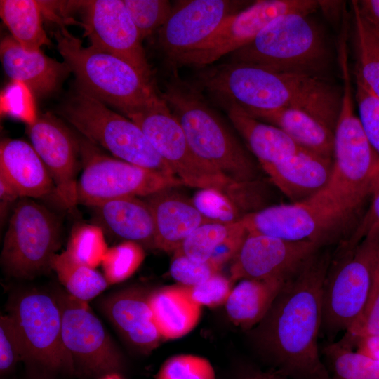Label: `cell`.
Listing matches in <instances>:
<instances>
[{
	"label": "cell",
	"mask_w": 379,
	"mask_h": 379,
	"mask_svg": "<svg viewBox=\"0 0 379 379\" xmlns=\"http://www.w3.org/2000/svg\"><path fill=\"white\" fill-rule=\"evenodd\" d=\"M62 114L86 140L116 158L178 178L135 122L100 100L78 91L64 105Z\"/></svg>",
	"instance_id": "cell-7"
},
{
	"label": "cell",
	"mask_w": 379,
	"mask_h": 379,
	"mask_svg": "<svg viewBox=\"0 0 379 379\" xmlns=\"http://www.w3.org/2000/svg\"><path fill=\"white\" fill-rule=\"evenodd\" d=\"M329 379H379V361L356 352L340 340L323 348Z\"/></svg>",
	"instance_id": "cell-33"
},
{
	"label": "cell",
	"mask_w": 379,
	"mask_h": 379,
	"mask_svg": "<svg viewBox=\"0 0 379 379\" xmlns=\"http://www.w3.org/2000/svg\"><path fill=\"white\" fill-rule=\"evenodd\" d=\"M0 179L19 197L41 198L55 187L42 160L32 145L18 139H5L0 145Z\"/></svg>",
	"instance_id": "cell-24"
},
{
	"label": "cell",
	"mask_w": 379,
	"mask_h": 379,
	"mask_svg": "<svg viewBox=\"0 0 379 379\" xmlns=\"http://www.w3.org/2000/svg\"><path fill=\"white\" fill-rule=\"evenodd\" d=\"M247 379H257L255 373L253 374L250 377H248Z\"/></svg>",
	"instance_id": "cell-50"
},
{
	"label": "cell",
	"mask_w": 379,
	"mask_h": 379,
	"mask_svg": "<svg viewBox=\"0 0 379 379\" xmlns=\"http://www.w3.org/2000/svg\"><path fill=\"white\" fill-rule=\"evenodd\" d=\"M241 220L248 233L321 246L340 225L328 211L310 200L267 206L248 213Z\"/></svg>",
	"instance_id": "cell-18"
},
{
	"label": "cell",
	"mask_w": 379,
	"mask_h": 379,
	"mask_svg": "<svg viewBox=\"0 0 379 379\" xmlns=\"http://www.w3.org/2000/svg\"><path fill=\"white\" fill-rule=\"evenodd\" d=\"M31 145L49 173L60 201L68 209L77 204V174L80 143L63 123L49 113L28 124Z\"/></svg>",
	"instance_id": "cell-17"
},
{
	"label": "cell",
	"mask_w": 379,
	"mask_h": 379,
	"mask_svg": "<svg viewBox=\"0 0 379 379\" xmlns=\"http://www.w3.org/2000/svg\"><path fill=\"white\" fill-rule=\"evenodd\" d=\"M20 335L25 361L52 371L72 373L74 363L62 336V317L54 295L32 291L20 294L10 308Z\"/></svg>",
	"instance_id": "cell-12"
},
{
	"label": "cell",
	"mask_w": 379,
	"mask_h": 379,
	"mask_svg": "<svg viewBox=\"0 0 379 379\" xmlns=\"http://www.w3.org/2000/svg\"><path fill=\"white\" fill-rule=\"evenodd\" d=\"M379 189V163L354 109L353 100L342 99L334 130L331 175L310 201L341 224L360 212Z\"/></svg>",
	"instance_id": "cell-3"
},
{
	"label": "cell",
	"mask_w": 379,
	"mask_h": 379,
	"mask_svg": "<svg viewBox=\"0 0 379 379\" xmlns=\"http://www.w3.org/2000/svg\"><path fill=\"white\" fill-rule=\"evenodd\" d=\"M156 379H216L214 368L204 357L178 354L161 366Z\"/></svg>",
	"instance_id": "cell-39"
},
{
	"label": "cell",
	"mask_w": 379,
	"mask_h": 379,
	"mask_svg": "<svg viewBox=\"0 0 379 379\" xmlns=\"http://www.w3.org/2000/svg\"><path fill=\"white\" fill-rule=\"evenodd\" d=\"M319 8L313 0H261L226 18L211 36L175 63L204 67L252 41L273 20L290 13L307 15Z\"/></svg>",
	"instance_id": "cell-14"
},
{
	"label": "cell",
	"mask_w": 379,
	"mask_h": 379,
	"mask_svg": "<svg viewBox=\"0 0 379 379\" xmlns=\"http://www.w3.org/2000/svg\"><path fill=\"white\" fill-rule=\"evenodd\" d=\"M318 250L284 284L262 320L249 330L256 350L276 371L291 379H329L318 345L323 293L331 265Z\"/></svg>",
	"instance_id": "cell-1"
},
{
	"label": "cell",
	"mask_w": 379,
	"mask_h": 379,
	"mask_svg": "<svg viewBox=\"0 0 379 379\" xmlns=\"http://www.w3.org/2000/svg\"><path fill=\"white\" fill-rule=\"evenodd\" d=\"M126 117L142 129L183 185L199 190L212 188L225 193L235 189L239 183L194 154L180 124L161 96Z\"/></svg>",
	"instance_id": "cell-11"
},
{
	"label": "cell",
	"mask_w": 379,
	"mask_h": 379,
	"mask_svg": "<svg viewBox=\"0 0 379 379\" xmlns=\"http://www.w3.org/2000/svg\"><path fill=\"white\" fill-rule=\"evenodd\" d=\"M233 282L218 273L192 287H187L192 298L200 306L211 308L225 305L233 288Z\"/></svg>",
	"instance_id": "cell-44"
},
{
	"label": "cell",
	"mask_w": 379,
	"mask_h": 379,
	"mask_svg": "<svg viewBox=\"0 0 379 379\" xmlns=\"http://www.w3.org/2000/svg\"><path fill=\"white\" fill-rule=\"evenodd\" d=\"M79 143L83 171L77 180V204L94 207L119 198L149 197L183 185L178 178L109 157L88 140Z\"/></svg>",
	"instance_id": "cell-10"
},
{
	"label": "cell",
	"mask_w": 379,
	"mask_h": 379,
	"mask_svg": "<svg viewBox=\"0 0 379 379\" xmlns=\"http://www.w3.org/2000/svg\"><path fill=\"white\" fill-rule=\"evenodd\" d=\"M333 159L302 149L288 159L263 170L292 203L310 199L328 184Z\"/></svg>",
	"instance_id": "cell-23"
},
{
	"label": "cell",
	"mask_w": 379,
	"mask_h": 379,
	"mask_svg": "<svg viewBox=\"0 0 379 379\" xmlns=\"http://www.w3.org/2000/svg\"><path fill=\"white\" fill-rule=\"evenodd\" d=\"M126 9L142 39L161 29L172 12L166 0H124Z\"/></svg>",
	"instance_id": "cell-37"
},
{
	"label": "cell",
	"mask_w": 379,
	"mask_h": 379,
	"mask_svg": "<svg viewBox=\"0 0 379 379\" xmlns=\"http://www.w3.org/2000/svg\"><path fill=\"white\" fill-rule=\"evenodd\" d=\"M199 82L222 103L234 104L247 112L294 108L335 130L341 95L321 77L230 62L201 72Z\"/></svg>",
	"instance_id": "cell-2"
},
{
	"label": "cell",
	"mask_w": 379,
	"mask_h": 379,
	"mask_svg": "<svg viewBox=\"0 0 379 379\" xmlns=\"http://www.w3.org/2000/svg\"><path fill=\"white\" fill-rule=\"evenodd\" d=\"M343 343L352 347L356 352L379 361V335H368L355 339L350 343Z\"/></svg>",
	"instance_id": "cell-46"
},
{
	"label": "cell",
	"mask_w": 379,
	"mask_h": 379,
	"mask_svg": "<svg viewBox=\"0 0 379 379\" xmlns=\"http://www.w3.org/2000/svg\"><path fill=\"white\" fill-rule=\"evenodd\" d=\"M222 268V266L213 262H198L174 252L169 272L178 284L192 287L220 273Z\"/></svg>",
	"instance_id": "cell-42"
},
{
	"label": "cell",
	"mask_w": 379,
	"mask_h": 379,
	"mask_svg": "<svg viewBox=\"0 0 379 379\" xmlns=\"http://www.w3.org/2000/svg\"><path fill=\"white\" fill-rule=\"evenodd\" d=\"M379 260V232L366 236L352 250L340 254L328 269L323 293L321 331L331 340L361 314L369 295Z\"/></svg>",
	"instance_id": "cell-8"
},
{
	"label": "cell",
	"mask_w": 379,
	"mask_h": 379,
	"mask_svg": "<svg viewBox=\"0 0 379 379\" xmlns=\"http://www.w3.org/2000/svg\"><path fill=\"white\" fill-rule=\"evenodd\" d=\"M171 189L152 194L146 201L154 220L155 248L165 252H175L198 227L212 221L197 209L192 200Z\"/></svg>",
	"instance_id": "cell-22"
},
{
	"label": "cell",
	"mask_w": 379,
	"mask_h": 379,
	"mask_svg": "<svg viewBox=\"0 0 379 379\" xmlns=\"http://www.w3.org/2000/svg\"><path fill=\"white\" fill-rule=\"evenodd\" d=\"M60 246L58 218L33 200L17 203L4 236L1 264L9 276L31 279L51 268Z\"/></svg>",
	"instance_id": "cell-9"
},
{
	"label": "cell",
	"mask_w": 379,
	"mask_h": 379,
	"mask_svg": "<svg viewBox=\"0 0 379 379\" xmlns=\"http://www.w3.org/2000/svg\"><path fill=\"white\" fill-rule=\"evenodd\" d=\"M0 56L8 77L38 95L55 91L70 71L65 62H58L41 50L27 51L11 36L1 40Z\"/></svg>",
	"instance_id": "cell-21"
},
{
	"label": "cell",
	"mask_w": 379,
	"mask_h": 379,
	"mask_svg": "<svg viewBox=\"0 0 379 379\" xmlns=\"http://www.w3.org/2000/svg\"><path fill=\"white\" fill-rule=\"evenodd\" d=\"M83 27L91 46L128 62L151 79L142 38L122 0L81 1Z\"/></svg>",
	"instance_id": "cell-15"
},
{
	"label": "cell",
	"mask_w": 379,
	"mask_h": 379,
	"mask_svg": "<svg viewBox=\"0 0 379 379\" xmlns=\"http://www.w3.org/2000/svg\"><path fill=\"white\" fill-rule=\"evenodd\" d=\"M194 154L237 182H252L255 165L215 112L194 89L169 84L161 95Z\"/></svg>",
	"instance_id": "cell-5"
},
{
	"label": "cell",
	"mask_w": 379,
	"mask_h": 379,
	"mask_svg": "<svg viewBox=\"0 0 379 379\" xmlns=\"http://www.w3.org/2000/svg\"><path fill=\"white\" fill-rule=\"evenodd\" d=\"M54 296L61 312L62 340L74 366L91 375L102 376L120 371L122 356L87 302L62 290L56 291Z\"/></svg>",
	"instance_id": "cell-13"
},
{
	"label": "cell",
	"mask_w": 379,
	"mask_h": 379,
	"mask_svg": "<svg viewBox=\"0 0 379 379\" xmlns=\"http://www.w3.org/2000/svg\"><path fill=\"white\" fill-rule=\"evenodd\" d=\"M0 16L11 36L25 50L39 51L51 44L43 27L41 1L1 0Z\"/></svg>",
	"instance_id": "cell-31"
},
{
	"label": "cell",
	"mask_w": 379,
	"mask_h": 379,
	"mask_svg": "<svg viewBox=\"0 0 379 379\" xmlns=\"http://www.w3.org/2000/svg\"><path fill=\"white\" fill-rule=\"evenodd\" d=\"M309 15L290 13L270 22L230 62L269 70L320 77L327 61L324 36Z\"/></svg>",
	"instance_id": "cell-6"
},
{
	"label": "cell",
	"mask_w": 379,
	"mask_h": 379,
	"mask_svg": "<svg viewBox=\"0 0 379 379\" xmlns=\"http://www.w3.org/2000/svg\"><path fill=\"white\" fill-rule=\"evenodd\" d=\"M286 281L240 280L225 304L230 321L246 331L256 326L268 312Z\"/></svg>",
	"instance_id": "cell-30"
},
{
	"label": "cell",
	"mask_w": 379,
	"mask_h": 379,
	"mask_svg": "<svg viewBox=\"0 0 379 379\" xmlns=\"http://www.w3.org/2000/svg\"><path fill=\"white\" fill-rule=\"evenodd\" d=\"M351 5L358 59L355 72L379 98V34L361 15L357 1Z\"/></svg>",
	"instance_id": "cell-34"
},
{
	"label": "cell",
	"mask_w": 379,
	"mask_h": 379,
	"mask_svg": "<svg viewBox=\"0 0 379 379\" xmlns=\"http://www.w3.org/2000/svg\"><path fill=\"white\" fill-rule=\"evenodd\" d=\"M149 302L163 340L184 337L201 317L202 307L192 298L187 287L178 284L150 291Z\"/></svg>",
	"instance_id": "cell-27"
},
{
	"label": "cell",
	"mask_w": 379,
	"mask_h": 379,
	"mask_svg": "<svg viewBox=\"0 0 379 379\" xmlns=\"http://www.w3.org/2000/svg\"><path fill=\"white\" fill-rule=\"evenodd\" d=\"M322 246L313 241H289L248 233L232 260L230 278L288 280Z\"/></svg>",
	"instance_id": "cell-16"
},
{
	"label": "cell",
	"mask_w": 379,
	"mask_h": 379,
	"mask_svg": "<svg viewBox=\"0 0 379 379\" xmlns=\"http://www.w3.org/2000/svg\"><path fill=\"white\" fill-rule=\"evenodd\" d=\"M144 258L143 247L133 241H124L109 248L101 264L108 284H118L128 279L138 269Z\"/></svg>",
	"instance_id": "cell-36"
},
{
	"label": "cell",
	"mask_w": 379,
	"mask_h": 379,
	"mask_svg": "<svg viewBox=\"0 0 379 379\" xmlns=\"http://www.w3.org/2000/svg\"><path fill=\"white\" fill-rule=\"evenodd\" d=\"M374 335H379V260L365 306L356 320L345 331L341 340L350 343L359 338Z\"/></svg>",
	"instance_id": "cell-41"
},
{
	"label": "cell",
	"mask_w": 379,
	"mask_h": 379,
	"mask_svg": "<svg viewBox=\"0 0 379 379\" xmlns=\"http://www.w3.org/2000/svg\"><path fill=\"white\" fill-rule=\"evenodd\" d=\"M149 293L144 288L131 286L110 293L99 303L125 341L143 354L150 353L162 340L149 305Z\"/></svg>",
	"instance_id": "cell-20"
},
{
	"label": "cell",
	"mask_w": 379,
	"mask_h": 379,
	"mask_svg": "<svg viewBox=\"0 0 379 379\" xmlns=\"http://www.w3.org/2000/svg\"><path fill=\"white\" fill-rule=\"evenodd\" d=\"M361 15L379 34V0L356 1Z\"/></svg>",
	"instance_id": "cell-47"
},
{
	"label": "cell",
	"mask_w": 379,
	"mask_h": 379,
	"mask_svg": "<svg viewBox=\"0 0 379 379\" xmlns=\"http://www.w3.org/2000/svg\"><path fill=\"white\" fill-rule=\"evenodd\" d=\"M257 379H291L276 371L259 372L255 373Z\"/></svg>",
	"instance_id": "cell-48"
},
{
	"label": "cell",
	"mask_w": 379,
	"mask_h": 379,
	"mask_svg": "<svg viewBox=\"0 0 379 379\" xmlns=\"http://www.w3.org/2000/svg\"><path fill=\"white\" fill-rule=\"evenodd\" d=\"M354 99L366 139L379 163V98L355 72Z\"/></svg>",
	"instance_id": "cell-38"
},
{
	"label": "cell",
	"mask_w": 379,
	"mask_h": 379,
	"mask_svg": "<svg viewBox=\"0 0 379 379\" xmlns=\"http://www.w3.org/2000/svg\"><path fill=\"white\" fill-rule=\"evenodd\" d=\"M222 104L230 121L244 138L262 169L302 149L278 127L254 118L234 104Z\"/></svg>",
	"instance_id": "cell-25"
},
{
	"label": "cell",
	"mask_w": 379,
	"mask_h": 379,
	"mask_svg": "<svg viewBox=\"0 0 379 379\" xmlns=\"http://www.w3.org/2000/svg\"><path fill=\"white\" fill-rule=\"evenodd\" d=\"M100 379H122L117 373H111L102 375Z\"/></svg>",
	"instance_id": "cell-49"
},
{
	"label": "cell",
	"mask_w": 379,
	"mask_h": 379,
	"mask_svg": "<svg viewBox=\"0 0 379 379\" xmlns=\"http://www.w3.org/2000/svg\"><path fill=\"white\" fill-rule=\"evenodd\" d=\"M94 208L100 221L112 234L143 248H155L154 220L146 201L124 197Z\"/></svg>",
	"instance_id": "cell-28"
},
{
	"label": "cell",
	"mask_w": 379,
	"mask_h": 379,
	"mask_svg": "<svg viewBox=\"0 0 379 379\" xmlns=\"http://www.w3.org/2000/svg\"><path fill=\"white\" fill-rule=\"evenodd\" d=\"M57 48L76 78L78 91L109 105L125 115L156 101L151 79L123 59L81 41L60 26L54 33Z\"/></svg>",
	"instance_id": "cell-4"
},
{
	"label": "cell",
	"mask_w": 379,
	"mask_h": 379,
	"mask_svg": "<svg viewBox=\"0 0 379 379\" xmlns=\"http://www.w3.org/2000/svg\"><path fill=\"white\" fill-rule=\"evenodd\" d=\"M51 268L72 297L86 302L104 291L109 286L103 274L74 260L65 251L55 254Z\"/></svg>",
	"instance_id": "cell-32"
},
{
	"label": "cell",
	"mask_w": 379,
	"mask_h": 379,
	"mask_svg": "<svg viewBox=\"0 0 379 379\" xmlns=\"http://www.w3.org/2000/svg\"><path fill=\"white\" fill-rule=\"evenodd\" d=\"M247 113L278 127L301 148L333 159L334 131L308 113L294 108Z\"/></svg>",
	"instance_id": "cell-29"
},
{
	"label": "cell",
	"mask_w": 379,
	"mask_h": 379,
	"mask_svg": "<svg viewBox=\"0 0 379 379\" xmlns=\"http://www.w3.org/2000/svg\"><path fill=\"white\" fill-rule=\"evenodd\" d=\"M241 4L228 0L182 1L172 9L159 30L161 48L175 62L206 41L226 18L237 13Z\"/></svg>",
	"instance_id": "cell-19"
},
{
	"label": "cell",
	"mask_w": 379,
	"mask_h": 379,
	"mask_svg": "<svg viewBox=\"0 0 379 379\" xmlns=\"http://www.w3.org/2000/svg\"><path fill=\"white\" fill-rule=\"evenodd\" d=\"M108 249L100 226L81 224L72 230L65 251L76 261L96 268L102 264Z\"/></svg>",
	"instance_id": "cell-35"
},
{
	"label": "cell",
	"mask_w": 379,
	"mask_h": 379,
	"mask_svg": "<svg viewBox=\"0 0 379 379\" xmlns=\"http://www.w3.org/2000/svg\"><path fill=\"white\" fill-rule=\"evenodd\" d=\"M247 234L241 220L211 221L193 231L175 252L198 262L211 261L223 267L234 258Z\"/></svg>",
	"instance_id": "cell-26"
},
{
	"label": "cell",
	"mask_w": 379,
	"mask_h": 379,
	"mask_svg": "<svg viewBox=\"0 0 379 379\" xmlns=\"http://www.w3.org/2000/svg\"><path fill=\"white\" fill-rule=\"evenodd\" d=\"M197 209L206 218L219 222L240 220L239 208L224 192L212 188L201 189L191 199Z\"/></svg>",
	"instance_id": "cell-40"
},
{
	"label": "cell",
	"mask_w": 379,
	"mask_h": 379,
	"mask_svg": "<svg viewBox=\"0 0 379 379\" xmlns=\"http://www.w3.org/2000/svg\"><path fill=\"white\" fill-rule=\"evenodd\" d=\"M25 360L23 343L13 317L10 314L0 317V371H12L17 363Z\"/></svg>",
	"instance_id": "cell-43"
},
{
	"label": "cell",
	"mask_w": 379,
	"mask_h": 379,
	"mask_svg": "<svg viewBox=\"0 0 379 379\" xmlns=\"http://www.w3.org/2000/svg\"><path fill=\"white\" fill-rule=\"evenodd\" d=\"M379 232V189L373 196L370 205L357 224L354 230L342 246L339 253L352 250L366 236Z\"/></svg>",
	"instance_id": "cell-45"
}]
</instances>
